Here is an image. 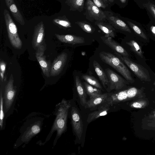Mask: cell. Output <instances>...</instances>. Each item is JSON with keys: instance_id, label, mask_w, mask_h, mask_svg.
Here are the masks:
<instances>
[{"instance_id": "1", "label": "cell", "mask_w": 155, "mask_h": 155, "mask_svg": "<svg viewBox=\"0 0 155 155\" xmlns=\"http://www.w3.org/2000/svg\"><path fill=\"white\" fill-rule=\"evenodd\" d=\"M71 107L70 102L64 99H63L56 105L54 114L56 115L55 118L45 143L50 140L53 134L56 131V136L54 142V146L58 139L65 131L68 110Z\"/></svg>"}, {"instance_id": "2", "label": "cell", "mask_w": 155, "mask_h": 155, "mask_svg": "<svg viewBox=\"0 0 155 155\" xmlns=\"http://www.w3.org/2000/svg\"><path fill=\"white\" fill-rule=\"evenodd\" d=\"M44 118L33 117L28 120L20 130V135L14 145L17 147L23 143H28L31 139L41 131Z\"/></svg>"}, {"instance_id": "3", "label": "cell", "mask_w": 155, "mask_h": 155, "mask_svg": "<svg viewBox=\"0 0 155 155\" xmlns=\"http://www.w3.org/2000/svg\"><path fill=\"white\" fill-rule=\"evenodd\" d=\"M99 56L103 62L114 69L126 80L130 82L134 81L130 71L120 58L110 53L104 51L101 52Z\"/></svg>"}, {"instance_id": "4", "label": "cell", "mask_w": 155, "mask_h": 155, "mask_svg": "<svg viewBox=\"0 0 155 155\" xmlns=\"http://www.w3.org/2000/svg\"><path fill=\"white\" fill-rule=\"evenodd\" d=\"M3 15L9 41L12 46L17 49L21 48L22 41L18 32L17 26L11 17L9 12L6 9L3 11Z\"/></svg>"}, {"instance_id": "5", "label": "cell", "mask_w": 155, "mask_h": 155, "mask_svg": "<svg viewBox=\"0 0 155 155\" xmlns=\"http://www.w3.org/2000/svg\"><path fill=\"white\" fill-rule=\"evenodd\" d=\"M115 54L133 71L140 80L146 81H150L148 71L141 65L132 61L129 58L115 52Z\"/></svg>"}, {"instance_id": "6", "label": "cell", "mask_w": 155, "mask_h": 155, "mask_svg": "<svg viewBox=\"0 0 155 155\" xmlns=\"http://www.w3.org/2000/svg\"><path fill=\"white\" fill-rule=\"evenodd\" d=\"M14 78L11 74L5 87L3 97L4 108L5 113L7 112L12 106L15 101L16 90L14 86Z\"/></svg>"}, {"instance_id": "7", "label": "cell", "mask_w": 155, "mask_h": 155, "mask_svg": "<svg viewBox=\"0 0 155 155\" xmlns=\"http://www.w3.org/2000/svg\"><path fill=\"white\" fill-rule=\"evenodd\" d=\"M46 45L44 43L36 50V58L39 64L44 75L47 78L50 77L51 68L50 62L47 61L45 55Z\"/></svg>"}, {"instance_id": "8", "label": "cell", "mask_w": 155, "mask_h": 155, "mask_svg": "<svg viewBox=\"0 0 155 155\" xmlns=\"http://www.w3.org/2000/svg\"><path fill=\"white\" fill-rule=\"evenodd\" d=\"M71 122L73 129L80 139L83 130V124L80 114L77 109L72 107L71 111Z\"/></svg>"}, {"instance_id": "9", "label": "cell", "mask_w": 155, "mask_h": 155, "mask_svg": "<svg viewBox=\"0 0 155 155\" xmlns=\"http://www.w3.org/2000/svg\"><path fill=\"white\" fill-rule=\"evenodd\" d=\"M86 9L89 16L93 20L105 21L106 16L104 12L100 9L91 0H87Z\"/></svg>"}, {"instance_id": "10", "label": "cell", "mask_w": 155, "mask_h": 155, "mask_svg": "<svg viewBox=\"0 0 155 155\" xmlns=\"http://www.w3.org/2000/svg\"><path fill=\"white\" fill-rule=\"evenodd\" d=\"M107 73L110 83V90H119L125 85L126 81L121 77L109 68H106Z\"/></svg>"}, {"instance_id": "11", "label": "cell", "mask_w": 155, "mask_h": 155, "mask_svg": "<svg viewBox=\"0 0 155 155\" xmlns=\"http://www.w3.org/2000/svg\"><path fill=\"white\" fill-rule=\"evenodd\" d=\"M68 55L63 52L54 60L51 66L50 75L53 77L57 76L61 72L67 60Z\"/></svg>"}, {"instance_id": "12", "label": "cell", "mask_w": 155, "mask_h": 155, "mask_svg": "<svg viewBox=\"0 0 155 155\" xmlns=\"http://www.w3.org/2000/svg\"><path fill=\"white\" fill-rule=\"evenodd\" d=\"M45 36V27L43 21L38 23L35 27L32 40L33 48L36 50L43 43Z\"/></svg>"}, {"instance_id": "13", "label": "cell", "mask_w": 155, "mask_h": 155, "mask_svg": "<svg viewBox=\"0 0 155 155\" xmlns=\"http://www.w3.org/2000/svg\"><path fill=\"white\" fill-rule=\"evenodd\" d=\"M104 12L106 16V20L114 28L129 33L131 32L126 24L118 17L114 16L110 12Z\"/></svg>"}, {"instance_id": "14", "label": "cell", "mask_w": 155, "mask_h": 155, "mask_svg": "<svg viewBox=\"0 0 155 155\" xmlns=\"http://www.w3.org/2000/svg\"><path fill=\"white\" fill-rule=\"evenodd\" d=\"M101 38L103 42L108 46L115 52L125 57H128L129 54L126 50L117 42L114 40L112 37L106 38L101 37Z\"/></svg>"}, {"instance_id": "15", "label": "cell", "mask_w": 155, "mask_h": 155, "mask_svg": "<svg viewBox=\"0 0 155 155\" xmlns=\"http://www.w3.org/2000/svg\"><path fill=\"white\" fill-rule=\"evenodd\" d=\"M6 5L15 19L22 25L25 24L23 16L18 8L14 0H4Z\"/></svg>"}, {"instance_id": "16", "label": "cell", "mask_w": 155, "mask_h": 155, "mask_svg": "<svg viewBox=\"0 0 155 155\" xmlns=\"http://www.w3.org/2000/svg\"><path fill=\"white\" fill-rule=\"evenodd\" d=\"M55 35L57 38L61 42L75 45L83 44L85 42L84 38L71 35H59L55 34Z\"/></svg>"}, {"instance_id": "17", "label": "cell", "mask_w": 155, "mask_h": 155, "mask_svg": "<svg viewBox=\"0 0 155 155\" xmlns=\"http://www.w3.org/2000/svg\"><path fill=\"white\" fill-rule=\"evenodd\" d=\"M110 95V93H106L91 97L90 100L87 101L84 106L85 108H91L95 107L105 103Z\"/></svg>"}, {"instance_id": "18", "label": "cell", "mask_w": 155, "mask_h": 155, "mask_svg": "<svg viewBox=\"0 0 155 155\" xmlns=\"http://www.w3.org/2000/svg\"><path fill=\"white\" fill-rule=\"evenodd\" d=\"M104 21H96L95 24L105 34V37L114 38L116 36L114 28L108 22H107Z\"/></svg>"}, {"instance_id": "19", "label": "cell", "mask_w": 155, "mask_h": 155, "mask_svg": "<svg viewBox=\"0 0 155 155\" xmlns=\"http://www.w3.org/2000/svg\"><path fill=\"white\" fill-rule=\"evenodd\" d=\"M110 106L106 103V104L102 105L99 107L97 110L90 113L87 120V122L90 123L101 116L107 115L110 109Z\"/></svg>"}, {"instance_id": "20", "label": "cell", "mask_w": 155, "mask_h": 155, "mask_svg": "<svg viewBox=\"0 0 155 155\" xmlns=\"http://www.w3.org/2000/svg\"><path fill=\"white\" fill-rule=\"evenodd\" d=\"M76 87L77 93L80 99V103L83 106H84L87 101V94L78 76L75 77Z\"/></svg>"}, {"instance_id": "21", "label": "cell", "mask_w": 155, "mask_h": 155, "mask_svg": "<svg viewBox=\"0 0 155 155\" xmlns=\"http://www.w3.org/2000/svg\"><path fill=\"white\" fill-rule=\"evenodd\" d=\"M93 65L95 71L98 76L100 80L101 81L104 87L105 88L106 85L109 83L105 73L100 64L96 61H94Z\"/></svg>"}, {"instance_id": "22", "label": "cell", "mask_w": 155, "mask_h": 155, "mask_svg": "<svg viewBox=\"0 0 155 155\" xmlns=\"http://www.w3.org/2000/svg\"><path fill=\"white\" fill-rule=\"evenodd\" d=\"M84 83L87 94L90 98L102 94L100 89L90 84L87 82H84Z\"/></svg>"}, {"instance_id": "23", "label": "cell", "mask_w": 155, "mask_h": 155, "mask_svg": "<svg viewBox=\"0 0 155 155\" xmlns=\"http://www.w3.org/2000/svg\"><path fill=\"white\" fill-rule=\"evenodd\" d=\"M84 0H67L66 3L74 10L82 11L84 7Z\"/></svg>"}, {"instance_id": "24", "label": "cell", "mask_w": 155, "mask_h": 155, "mask_svg": "<svg viewBox=\"0 0 155 155\" xmlns=\"http://www.w3.org/2000/svg\"><path fill=\"white\" fill-rule=\"evenodd\" d=\"M53 23L60 27L65 28L71 27V24L65 16L58 17L53 20Z\"/></svg>"}, {"instance_id": "25", "label": "cell", "mask_w": 155, "mask_h": 155, "mask_svg": "<svg viewBox=\"0 0 155 155\" xmlns=\"http://www.w3.org/2000/svg\"><path fill=\"white\" fill-rule=\"evenodd\" d=\"M82 78L90 84L100 89H102V87L98 80L94 77L87 74L82 76Z\"/></svg>"}, {"instance_id": "26", "label": "cell", "mask_w": 155, "mask_h": 155, "mask_svg": "<svg viewBox=\"0 0 155 155\" xmlns=\"http://www.w3.org/2000/svg\"><path fill=\"white\" fill-rule=\"evenodd\" d=\"M126 44L130 46L132 51L141 58H143V53L141 47L136 41L133 40H131L127 42Z\"/></svg>"}, {"instance_id": "27", "label": "cell", "mask_w": 155, "mask_h": 155, "mask_svg": "<svg viewBox=\"0 0 155 155\" xmlns=\"http://www.w3.org/2000/svg\"><path fill=\"white\" fill-rule=\"evenodd\" d=\"M84 31L88 33H93L95 31V29L90 23L84 21L75 22Z\"/></svg>"}, {"instance_id": "28", "label": "cell", "mask_w": 155, "mask_h": 155, "mask_svg": "<svg viewBox=\"0 0 155 155\" xmlns=\"http://www.w3.org/2000/svg\"><path fill=\"white\" fill-rule=\"evenodd\" d=\"M0 129H2L3 127V121L4 118V100L3 97L2 93V90H0Z\"/></svg>"}, {"instance_id": "29", "label": "cell", "mask_w": 155, "mask_h": 155, "mask_svg": "<svg viewBox=\"0 0 155 155\" xmlns=\"http://www.w3.org/2000/svg\"><path fill=\"white\" fill-rule=\"evenodd\" d=\"M128 23L130 26L138 35L144 39H147L146 35L138 26L130 22H128Z\"/></svg>"}, {"instance_id": "30", "label": "cell", "mask_w": 155, "mask_h": 155, "mask_svg": "<svg viewBox=\"0 0 155 155\" xmlns=\"http://www.w3.org/2000/svg\"><path fill=\"white\" fill-rule=\"evenodd\" d=\"M0 77L2 81H3L4 77V74L6 68V64L2 60L0 61Z\"/></svg>"}, {"instance_id": "31", "label": "cell", "mask_w": 155, "mask_h": 155, "mask_svg": "<svg viewBox=\"0 0 155 155\" xmlns=\"http://www.w3.org/2000/svg\"><path fill=\"white\" fill-rule=\"evenodd\" d=\"M137 91V89L135 87H132L127 91L128 97L131 98L134 97Z\"/></svg>"}, {"instance_id": "32", "label": "cell", "mask_w": 155, "mask_h": 155, "mask_svg": "<svg viewBox=\"0 0 155 155\" xmlns=\"http://www.w3.org/2000/svg\"><path fill=\"white\" fill-rule=\"evenodd\" d=\"M94 4L98 8H105L106 6L103 0H93Z\"/></svg>"}, {"instance_id": "33", "label": "cell", "mask_w": 155, "mask_h": 155, "mask_svg": "<svg viewBox=\"0 0 155 155\" xmlns=\"http://www.w3.org/2000/svg\"><path fill=\"white\" fill-rule=\"evenodd\" d=\"M133 106L134 107L137 108H140L142 107L141 105L137 102H135L133 104Z\"/></svg>"}, {"instance_id": "34", "label": "cell", "mask_w": 155, "mask_h": 155, "mask_svg": "<svg viewBox=\"0 0 155 155\" xmlns=\"http://www.w3.org/2000/svg\"><path fill=\"white\" fill-rule=\"evenodd\" d=\"M103 1L104 3L109 4L113 2L114 0H103Z\"/></svg>"}, {"instance_id": "35", "label": "cell", "mask_w": 155, "mask_h": 155, "mask_svg": "<svg viewBox=\"0 0 155 155\" xmlns=\"http://www.w3.org/2000/svg\"><path fill=\"white\" fill-rule=\"evenodd\" d=\"M151 30L153 34L155 36V27L152 26L151 28Z\"/></svg>"}, {"instance_id": "36", "label": "cell", "mask_w": 155, "mask_h": 155, "mask_svg": "<svg viewBox=\"0 0 155 155\" xmlns=\"http://www.w3.org/2000/svg\"><path fill=\"white\" fill-rule=\"evenodd\" d=\"M151 9H152V10L153 12V13L154 14L155 16V8H154V7H153Z\"/></svg>"}, {"instance_id": "37", "label": "cell", "mask_w": 155, "mask_h": 155, "mask_svg": "<svg viewBox=\"0 0 155 155\" xmlns=\"http://www.w3.org/2000/svg\"><path fill=\"white\" fill-rule=\"evenodd\" d=\"M120 1L122 2H124V0H120Z\"/></svg>"}, {"instance_id": "38", "label": "cell", "mask_w": 155, "mask_h": 155, "mask_svg": "<svg viewBox=\"0 0 155 155\" xmlns=\"http://www.w3.org/2000/svg\"><path fill=\"white\" fill-rule=\"evenodd\" d=\"M154 115H155V114Z\"/></svg>"}]
</instances>
